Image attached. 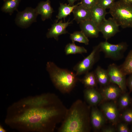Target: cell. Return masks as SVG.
<instances>
[{
	"label": "cell",
	"mask_w": 132,
	"mask_h": 132,
	"mask_svg": "<svg viewBox=\"0 0 132 132\" xmlns=\"http://www.w3.org/2000/svg\"><path fill=\"white\" fill-rule=\"evenodd\" d=\"M67 110L54 94L30 96L9 106L4 122L21 132H53L63 120Z\"/></svg>",
	"instance_id": "1"
},
{
	"label": "cell",
	"mask_w": 132,
	"mask_h": 132,
	"mask_svg": "<svg viewBox=\"0 0 132 132\" xmlns=\"http://www.w3.org/2000/svg\"><path fill=\"white\" fill-rule=\"evenodd\" d=\"M89 107L80 99H77L67 110L59 132H88L90 129Z\"/></svg>",
	"instance_id": "2"
},
{
	"label": "cell",
	"mask_w": 132,
	"mask_h": 132,
	"mask_svg": "<svg viewBox=\"0 0 132 132\" xmlns=\"http://www.w3.org/2000/svg\"><path fill=\"white\" fill-rule=\"evenodd\" d=\"M46 69L54 86L62 93H69L79 80L75 73L60 68L52 62H47Z\"/></svg>",
	"instance_id": "3"
},
{
	"label": "cell",
	"mask_w": 132,
	"mask_h": 132,
	"mask_svg": "<svg viewBox=\"0 0 132 132\" xmlns=\"http://www.w3.org/2000/svg\"><path fill=\"white\" fill-rule=\"evenodd\" d=\"M109 13L119 26L123 28H132V4L123 0L115 2Z\"/></svg>",
	"instance_id": "4"
},
{
	"label": "cell",
	"mask_w": 132,
	"mask_h": 132,
	"mask_svg": "<svg viewBox=\"0 0 132 132\" xmlns=\"http://www.w3.org/2000/svg\"><path fill=\"white\" fill-rule=\"evenodd\" d=\"M98 45L100 52L104 53L105 57L114 60L122 58L128 47L127 44L125 42L114 44L109 43L107 40L101 42Z\"/></svg>",
	"instance_id": "5"
},
{
	"label": "cell",
	"mask_w": 132,
	"mask_h": 132,
	"mask_svg": "<svg viewBox=\"0 0 132 132\" xmlns=\"http://www.w3.org/2000/svg\"><path fill=\"white\" fill-rule=\"evenodd\" d=\"M100 52L98 45L94 47L88 56L74 67L73 70L77 76L89 72L98 60Z\"/></svg>",
	"instance_id": "6"
},
{
	"label": "cell",
	"mask_w": 132,
	"mask_h": 132,
	"mask_svg": "<svg viewBox=\"0 0 132 132\" xmlns=\"http://www.w3.org/2000/svg\"><path fill=\"white\" fill-rule=\"evenodd\" d=\"M107 71L110 83L118 86L121 89L123 93L126 92V75L122 72L120 66L113 63L110 65Z\"/></svg>",
	"instance_id": "7"
},
{
	"label": "cell",
	"mask_w": 132,
	"mask_h": 132,
	"mask_svg": "<svg viewBox=\"0 0 132 132\" xmlns=\"http://www.w3.org/2000/svg\"><path fill=\"white\" fill-rule=\"evenodd\" d=\"M38 15L35 8L28 7L23 11L18 12L15 19V22L19 26L26 28L33 22H36Z\"/></svg>",
	"instance_id": "8"
},
{
	"label": "cell",
	"mask_w": 132,
	"mask_h": 132,
	"mask_svg": "<svg viewBox=\"0 0 132 132\" xmlns=\"http://www.w3.org/2000/svg\"><path fill=\"white\" fill-rule=\"evenodd\" d=\"M119 25L112 17L105 19L98 26L100 32L103 37L107 40L118 32Z\"/></svg>",
	"instance_id": "9"
},
{
	"label": "cell",
	"mask_w": 132,
	"mask_h": 132,
	"mask_svg": "<svg viewBox=\"0 0 132 132\" xmlns=\"http://www.w3.org/2000/svg\"><path fill=\"white\" fill-rule=\"evenodd\" d=\"M100 108L106 118L113 124H116L119 120V113L115 104L113 102H105L102 104Z\"/></svg>",
	"instance_id": "10"
},
{
	"label": "cell",
	"mask_w": 132,
	"mask_h": 132,
	"mask_svg": "<svg viewBox=\"0 0 132 132\" xmlns=\"http://www.w3.org/2000/svg\"><path fill=\"white\" fill-rule=\"evenodd\" d=\"M72 23L73 21H70L69 20L66 22H63L61 20L58 22H55L46 34V37L48 38H53L58 40L60 35L68 33L66 28Z\"/></svg>",
	"instance_id": "11"
},
{
	"label": "cell",
	"mask_w": 132,
	"mask_h": 132,
	"mask_svg": "<svg viewBox=\"0 0 132 132\" xmlns=\"http://www.w3.org/2000/svg\"><path fill=\"white\" fill-rule=\"evenodd\" d=\"M105 117L101 111L96 107H92L90 111V122L93 129L98 131L101 129L106 122Z\"/></svg>",
	"instance_id": "12"
},
{
	"label": "cell",
	"mask_w": 132,
	"mask_h": 132,
	"mask_svg": "<svg viewBox=\"0 0 132 132\" xmlns=\"http://www.w3.org/2000/svg\"><path fill=\"white\" fill-rule=\"evenodd\" d=\"M104 86L100 93L103 99L106 101L113 100L116 99L122 93L120 88L117 85L112 83Z\"/></svg>",
	"instance_id": "13"
},
{
	"label": "cell",
	"mask_w": 132,
	"mask_h": 132,
	"mask_svg": "<svg viewBox=\"0 0 132 132\" xmlns=\"http://www.w3.org/2000/svg\"><path fill=\"white\" fill-rule=\"evenodd\" d=\"M81 31L88 37L97 38L100 32L98 27L91 20L79 23Z\"/></svg>",
	"instance_id": "14"
},
{
	"label": "cell",
	"mask_w": 132,
	"mask_h": 132,
	"mask_svg": "<svg viewBox=\"0 0 132 132\" xmlns=\"http://www.w3.org/2000/svg\"><path fill=\"white\" fill-rule=\"evenodd\" d=\"M84 94L85 100L92 107L96 106L103 100L100 92L95 88H86L84 90Z\"/></svg>",
	"instance_id": "15"
},
{
	"label": "cell",
	"mask_w": 132,
	"mask_h": 132,
	"mask_svg": "<svg viewBox=\"0 0 132 132\" xmlns=\"http://www.w3.org/2000/svg\"><path fill=\"white\" fill-rule=\"evenodd\" d=\"M35 9L38 14L41 15L42 20L43 21L50 19L54 12L51 6L50 0L41 1Z\"/></svg>",
	"instance_id": "16"
},
{
	"label": "cell",
	"mask_w": 132,
	"mask_h": 132,
	"mask_svg": "<svg viewBox=\"0 0 132 132\" xmlns=\"http://www.w3.org/2000/svg\"><path fill=\"white\" fill-rule=\"evenodd\" d=\"M72 13L74 16L73 20L77 23L90 20V10L88 9L80 4L77 6L73 10Z\"/></svg>",
	"instance_id": "17"
},
{
	"label": "cell",
	"mask_w": 132,
	"mask_h": 132,
	"mask_svg": "<svg viewBox=\"0 0 132 132\" xmlns=\"http://www.w3.org/2000/svg\"><path fill=\"white\" fill-rule=\"evenodd\" d=\"M91 18L92 20L98 26L100 25L105 18L107 12L106 10L97 4L90 10Z\"/></svg>",
	"instance_id": "18"
},
{
	"label": "cell",
	"mask_w": 132,
	"mask_h": 132,
	"mask_svg": "<svg viewBox=\"0 0 132 132\" xmlns=\"http://www.w3.org/2000/svg\"><path fill=\"white\" fill-rule=\"evenodd\" d=\"M98 82L101 85L106 86L110 83L107 70L98 66L94 72Z\"/></svg>",
	"instance_id": "19"
},
{
	"label": "cell",
	"mask_w": 132,
	"mask_h": 132,
	"mask_svg": "<svg viewBox=\"0 0 132 132\" xmlns=\"http://www.w3.org/2000/svg\"><path fill=\"white\" fill-rule=\"evenodd\" d=\"M80 4L81 3L80 2L76 5L71 6L66 3H60V6L58 9V13L56 16L57 19L55 21V22H58L59 20H61L62 18L65 19L72 12L73 10L75 7Z\"/></svg>",
	"instance_id": "20"
},
{
	"label": "cell",
	"mask_w": 132,
	"mask_h": 132,
	"mask_svg": "<svg viewBox=\"0 0 132 132\" xmlns=\"http://www.w3.org/2000/svg\"><path fill=\"white\" fill-rule=\"evenodd\" d=\"M79 80L86 88H95L98 83L94 72L87 73L82 78Z\"/></svg>",
	"instance_id": "21"
},
{
	"label": "cell",
	"mask_w": 132,
	"mask_h": 132,
	"mask_svg": "<svg viewBox=\"0 0 132 132\" xmlns=\"http://www.w3.org/2000/svg\"><path fill=\"white\" fill-rule=\"evenodd\" d=\"M21 0H3L1 10L3 12L8 13L11 15L15 10L18 11L17 8Z\"/></svg>",
	"instance_id": "22"
},
{
	"label": "cell",
	"mask_w": 132,
	"mask_h": 132,
	"mask_svg": "<svg viewBox=\"0 0 132 132\" xmlns=\"http://www.w3.org/2000/svg\"><path fill=\"white\" fill-rule=\"evenodd\" d=\"M65 52L66 55L81 54L87 52V50L83 46L76 45L75 43H69L66 45L65 49Z\"/></svg>",
	"instance_id": "23"
},
{
	"label": "cell",
	"mask_w": 132,
	"mask_h": 132,
	"mask_svg": "<svg viewBox=\"0 0 132 132\" xmlns=\"http://www.w3.org/2000/svg\"><path fill=\"white\" fill-rule=\"evenodd\" d=\"M70 38L72 43L77 42L84 43L86 45L89 44V41L88 37L81 31H76L71 34Z\"/></svg>",
	"instance_id": "24"
},
{
	"label": "cell",
	"mask_w": 132,
	"mask_h": 132,
	"mask_svg": "<svg viewBox=\"0 0 132 132\" xmlns=\"http://www.w3.org/2000/svg\"><path fill=\"white\" fill-rule=\"evenodd\" d=\"M119 66L126 75L132 74V50L129 52L124 62Z\"/></svg>",
	"instance_id": "25"
},
{
	"label": "cell",
	"mask_w": 132,
	"mask_h": 132,
	"mask_svg": "<svg viewBox=\"0 0 132 132\" xmlns=\"http://www.w3.org/2000/svg\"><path fill=\"white\" fill-rule=\"evenodd\" d=\"M131 100L128 93L126 92L123 93L119 99L118 103L120 108L125 110L127 109L131 105Z\"/></svg>",
	"instance_id": "26"
},
{
	"label": "cell",
	"mask_w": 132,
	"mask_h": 132,
	"mask_svg": "<svg viewBox=\"0 0 132 132\" xmlns=\"http://www.w3.org/2000/svg\"><path fill=\"white\" fill-rule=\"evenodd\" d=\"M122 118L124 122L128 124H132V108L125 110L122 115Z\"/></svg>",
	"instance_id": "27"
},
{
	"label": "cell",
	"mask_w": 132,
	"mask_h": 132,
	"mask_svg": "<svg viewBox=\"0 0 132 132\" xmlns=\"http://www.w3.org/2000/svg\"><path fill=\"white\" fill-rule=\"evenodd\" d=\"M115 0H98L97 5L104 9H110L114 5Z\"/></svg>",
	"instance_id": "28"
},
{
	"label": "cell",
	"mask_w": 132,
	"mask_h": 132,
	"mask_svg": "<svg viewBox=\"0 0 132 132\" xmlns=\"http://www.w3.org/2000/svg\"><path fill=\"white\" fill-rule=\"evenodd\" d=\"M98 0H81V4L90 10L97 4Z\"/></svg>",
	"instance_id": "29"
},
{
	"label": "cell",
	"mask_w": 132,
	"mask_h": 132,
	"mask_svg": "<svg viewBox=\"0 0 132 132\" xmlns=\"http://www.w3.org/2000/svg\"><path fill=\"white\" fill-rule=\"evenodd\" d=\"M128 124L124 122L119 123L118 125L117 130L119 132H129L130 130L128 127Z\"/></svg>",
	"instance_id": "30"
},
{
	"label": "cell",
	"mask_w": 132,
	"mask_h": 132,
	"mask_svg": "<svg viewBox=\"0 0 132 132\" xmlns=\"http://www.w3.org/2000/svg\"><path fill=\"white\" fill-rule=\"evenodd\" d=\"M126 83L130 92H132V74H130L128 78Z\"/></svg>",
	"instance_id": "31"
},
{
	"label": "cell",
	"mask_w": 132,
	"mask_h": 132,
	"mask_svg": "<svg viewBox=\"0 0 132 132\" xmlns=\"http://www.w3.org/2000/svg\"><path fill=\"white\" fill-rule=\"evenodd\" d=\"M101 131L103 132H115L116 130L113 127L109 126L103 128Z\"/></svg>",
	"instance_id": "32"
},
{
	"label": "cell",
	"mask_w": 132,
	"mask_h": 132,
	"mask_svg": "<svg viewBox=\"0 0 132 132\" xmlns=\"http://www.w3.org/2000/svg\"><path fill=\"white\" fill-rule=\"evenodd\" d=\"M79 0H67L68 2V4L70 6H73L74 5L75 2Z\"/></svg>",
	"instance_id": "33"
},
{
	"label": "cell",
	"mask_w": 132,
	"mask_h": 132,
	"mask_svg": "<svg viewBox=\"0 0 132 132\" xmlns=\"http://www.w3.org/2000/svg\"><path fill=\"white\" fill-rule=\"evenodd\" d=\"M0 132H6V130L1 125H0Z\"/></svg>",
	"instance_id": "34"
},
{
	"label": "cell",
	"mask_w": 132,
	"mask_h": 132,
	"mask_svg": "<svg viewBox=\"0 0 132 132\" xmlns=\"http://www.w3.org/2000/svg\"><path fill=\"white\" fill-rule=\"evenodd\" d=\"M129 3L132 4V0H123Z\"/></svg>",
	"instance_id": "35"
},
{
	"label": "cell",
	"mask_w": 132,
	"mask_h": 132,
	"mask_svg": "<svg viewBox=\"0 0 132 132\" xmlns=\"http://www.w3.org/2000/svg\"><path fill=\"white\" fill-rule=\"evenodd\" d=\"M131 108H132V99H131Z\"/></svg>",
	"instance_id": "36"
},
{
	"label": "cell",
	"mask_w": 132,
	"mask_h": 132,
	"mask_svg": "<svg viewBox=\"0 0 132 132\" xmlns=\"http://www.w3.org/2000/svg\"><path fill=\"white\" fill-rule=\"evenodd\" d=\"M131 131H132V127H131Z\"/></svg>",
	"instance_id": "37"
}]
</instances>
